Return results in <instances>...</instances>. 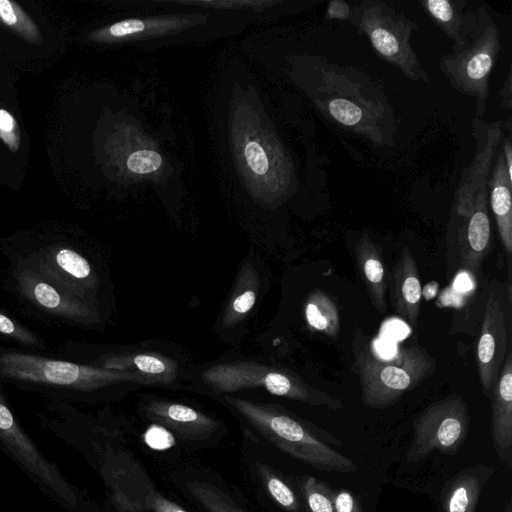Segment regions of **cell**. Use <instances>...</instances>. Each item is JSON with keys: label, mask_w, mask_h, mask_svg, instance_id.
<instances>
[{"label": "cell", "mask_w": 512, "mask_h": 512, "mask_svg": "<svg viewBox=\"0 0 512 512\" xmlns=\"http://www.w3.org/2000/svg\"><path fill=\"white\" fill-rule=\"evenodd\" d=\"M291 76L332 125L374 147L395 145L397 122L383 86L362 70L320 55H296Z\"/></svg>", "instance_id": "1"}, {"label": "cell", "mask_w": 512, "mask_h": 512, "mask_svg": "<svg viewBox=\"0 0 512 512\" xmlns=\"http://www.w3.org/2000/svg\"><path fill=\"white\" fill-rule=\"evenodd\" d=\"M472 135L475 152L461 173L450 211L447 228L449 263L478 275L488 254L491 225L488 214V176L498 152L502 125L474 118Z\"/></svg>", "instance_id": "2"}, {"label": "cell", "mask_w": 512, "mask_h": 512, "mask_svg": "<svg viewBox=\"0 0 512 512\" xmlns=\"http://www.w3.org/2000/svg\"><path fill=\"white\" fill-rule=\"evenodd\" d=\"M242 426L289 456L324 472L352 473L354 461L328 443L341 442L284 407L232 394L215 396Z\"/></svg>", "instance_id": "3"}, {"label": "cell", "mask_w": 512, "mask_h": 512, "mask_svg": "<svg viewBox=\"0 0 512 512\" xmlns=\"http://www.w3.org/2000/svg\"><path fill=\"white\" fill-rule=\"evenodd\" d=\"M0 378L75 400L94 401L150 385L142 376L18 352L0 354Z\"/></svg>", "instance_id": "4"}, {"label": "cell", "mask_w": 512, "mask_h": 512, "mask_svg": "<svg viewBox=\"0 0 512 512\" xmlns=\"http://www.w3.org/2000/svg\"><path fill=\"white\" fill-rule=\"evenodd\" d=\"M197 379L198 387L213 396L257 389L332 410L344 407L340 399L310 386L293 371L254 361L234 360L212 364L202 369Z\"/></svg>", "instance_id": "5"}, {"label": "cell", "mask_w": 512, "mask_h": 512, "mask_svg": "<svg viewBox=\"0 0 512 512\" xmlns=\"http://www.w3.org/2000/svg\"><path fill=\"white\" fill-rule=\"evenodd\" d=\"M436 364V359L418 344L403 346L393 358L382 359L372 352L369 344L359 343L355 371L362 403L372 409L393 405L432 375Z\"/></svg>", "instance_id": "6"}, {"label": "cell", "mask_w": 512, "mask_h": 512, "mask_svg": "<svg viewBox=\"0 0 512 512\" xmlns=\"http://www.w3.org/2000/svg\"><path fill=\"white\" fill-rule=\"evenodd\" d=\"M465 42L439 59L448 83L475 100V118L482 119L489 97V79L501 44L497 23L484 7H478Z\"/></svg>", "instance_id": "7"}, {"label": "cell", "mask_w": 512, "mask_h": 512, "mask_svg": "<svg viewBox=\"0 0 512 512\" xmlns=\"http://www.w3.org/2000/svg\"><path fill=\"white\" fill-rule=\"evenodd\" d=\"M349 21L365 34L380 58L408 79L430 84V79L411 45L418 25L393 2L363 0L350 6Z\"/></svg>", "instance_id": "8"}, {"label": "cell", "mask_w": 512, "mask_h": 512, "mask_svg": "<svg viewBox=\"0 0 512 512\" xmlns=\"http://www.w3.org/2000/svg\"><path fill=\"white\" fill-rule=\"evenodd\" d=\"M0 449L54 502L68 512H101L36 447L0 393Z\"/></svg>", "instance_id": "9"}, {"label": "cell", "mask_w": 512, "mask_h": 512, "mask_svg": "<svg viewBox=\"0 0 512 512\" xmlns=\"http://www.w3.org/2000/svg\"><path fill=\"white\" fill-rule=\"evenodd\" d=\"M96 469L124 512H189L155 488L138 461L115 444L102 453Z\"/></svg>", "instance_id": "10"}, {"label": "cell", "mask_w": 512, "mask_h": 512, "mask_svg": "<svg viewBox=\"0 0 512 512\" xmlns=\"http://www.w3.org/2000/svg\"><path fill=\"white\" fill-rule=\"evenodd\" d=\"M469 429L466 401L456 393L428 405L413 422V439L406 453L417 463L432 451L454 455L462 447Z\"/></svg>", "instance_id": "11"}, {"label": "cell", "mask_w": 512, "mask_h": 512, "mask_svg": "<svg viewBox=\"0 0 512 512\" xmlns=\"http://www.w3.org/2000/svg\"><path fill=\"white\" fill-rule=\"evenodd\" d=\"M141 414L190 445L211 444L225 429L210 415L182 403L151 398L140 404Z\"/></svg>", "instance_id": "12"}, {"label": "cell", "mask_w": 512, "mask_h": 512, "mask_svg": "<svg viewBox=\"0 0 512 512\" xmlns=\"http://www.w3.org/2000/svg\"><path fill=\"white\" fill-rule=\"evenodd\" d=\"M507 341L504 305L498 291L491 290L487 297L476 349L482 392L489 400L506 357Z\"/></svg>", "instance_id": "13"}, {"label": "cell", "mask_w": 512, "mask_h": 512, "mask_svg": "<svg viewBox=\"0 0 512 512\" xmlns=\"http://www.w3.org/2000/svg\"><path fill=\"white\" fill-rule=\"evenodd\" d=\"M174 485L203 512H249L215 476L199 470L172 473Z\"/></svg>", "instance_id": "14"}, {"label": "cell", "mask_w": 512, "mask_h": 512, "mask_svg": "<svg viewBox=\"0 0 512 512\" xmlns=\"http://www.w3.org/2000/svg\"><path fill=\"white\" fill-rule=\"evenodd\" d=\"M387 285L394 311L411 326H417L422 289L418 268L408 246L402 248Z\"/></svg>", "instance_id": "15"}, {"label": "cell", "mask_w": 512, "mask_h": 512, "mask_svg": "<svg viewBox=\"0 0 512 512\" xmlns=\"http://www.w3.org/2000/svg\"><path fill=\"white\" fill-rule=\"evenodd\" d=\"M492 405L491 434L494 448L500 460L512 468V353L504 359V366L494 385Z\"/></svg>", "instance_id": "16"}, {"label": "cell", "mask_w": 512, "mask_h": 512, "mask_svg": "<svg viewBox=\"0 0 512 512\" xmlns=\"http://www.w3.org/2000/svg\"><path fill=\"white\" fill-rule=\"evenodd\" d=\"M493 473V468L478 464L451 477L441 493L443 511L475 512L483 487Z\"/></svg>", "instance_id": "17"}, {"label": "cell", "mask_w": 512, "mask_h": 512, "mask_svg": "<svg viewBox=\"0 0 512 512\" xmlns=\"http://www.w3.org/2000/svg\"><path fill=\"white\" fill-rule=\"evenodd\" d=\"M100 367L138 374L150 385H171L180 376L178 362L168 356L148 351L114 355L107 358Z\"/></svg>", "instance_id": "18"}, {"label": "cell", "mask_w": 512, "mask_h": 512, "mask_svg": "<svg viewBox=\"0 0 512 512\" xmlns=\"http://www.w3.org/2000/svg\"><path fill=\"white\" fill-rule=\"evenodd\" d=\"M18 281L25 295L39 307L75 321H85L92 317L91 310L85 304L61 294L50 283L34 274L22 272Z\"/></svg>", "instance_id": "19"}, {"label": "cell", "mask_w": 512, "mask_h": 512, "mask_svg": "<svg viewBox=\"0 0 512 512\" xmlns=\"http://www.w3.org/2000/svg\"><path fill=\"white\" fill-rule=\"evenodd\" d=\"M354 251L356 264L371 303L380 313L384 314L387 310V281L379 247L367 233H363L357 240Z\"/></svg>", "instance_id": "20"}, {"label": "cell", "mask_w": 512, "mask_h": 512, "mask_svg": "<svg viewBox=\"0 0 512 512\" xmlns=\"http://www.w3.org/2000/svg\"><path fill=\"white\" fill-rule=\"evenodd\" d=\"M495 164L488 186L490 188V206L498 233L506 254H512V180L509 178L503 153L498 149Z\"/></svg>", "instance_id": "21"}, {"label": "cell", "mask_w": 512, "mask_h": 512, "mask_svg": "<svg viewBox=\"0 0 512 512\" xmlns=\"http://www.w3.org/2000/svg\"><path fill=\"white\" fill-rule=\"evenodd\" d=\"M434 24L453 42L462 45L475 20L476 11H466L465 0H422L419 2Z\"/></svg>", "instance_id": "22"}, {"label": "cell", "mask_w": 512, "mask_h": 512, "mask_svg": "<svg viewBox=\"0 0 512 512\" xmlns=\"http://www.w3.org/2000/svg\"><path fill=\"white\" fill-rule=\"evenodd\" d=\"M304 317L315 332L336 338L340 333L339 309L332 297L322 289L311 291L304 302Z\"/></svg>", "instance_id": "23"}, {"label": "cell", "mask_w": 512, "mask_h": 512, "mask_svg": "<svg viewBox=\"0 0 512 512\" xmlns=\"http://www.w3.org/2000/svg\"><path fill=\"white\" fill-rule=\"evenodd\" d=\"M259 290L258 275L253 267L242 270L238 283L231 295L222 317L225 327L242 322L254 307Z\"/></svg>", "instance_id": "24"}, {"label": "cell", "mask_w": 512, "mask_h": 512, "mask_svg": "<svg viewBox=\"0 0 512 512\" xmlns=\"http://www.w3.org/2000/svg\"><path fill=\"white\" fill-rule=\"evenodd\" d=\"M0 23L31 43L42 42L36 25L16 2L0 0Z\"/></svg>", "instance_id": "25"}, {"label": "cell", "mask_w": 512, "mask_h": 512, "mask_svg": "<svg viewBox=\"0 0 512 512\" xmlns=\"http://www.w3.org/2000/svg\"><path fill=\"white\" fill-rule=\"evenodd\" d=\"M299 487L308 512H335L333 491L324 482L305 476L300 479Z\"/></svg>", "instance_id": "26"}, {"label": "cell", "mask_w": 512, "mask_h": 512, "mask_svg": "<svg viewBox=\"0 0 512 512\" xmlns=\"http://www.w3.org/2000/svg\"><path fill=\"white\" fill-rule=\"evenodd\" d=\"M51 258L52 263L64 276L75 280H85L91 276L92 270L87 259L70 248L54 249Z\"/></svg>", "instance_id": "27"}, {"label": "cell", "mask_w": 512, "mask_h": 512, "mask_svg": "<svg viewBox=\"0 0 512 512\" xmlns=\"http://www.w3.org/2000/svg\"><path fill=\"white\" fill-rule=\"evenodd\" d=\"M126 166L134 174H151L163 166V158L157 151L140 149L128 156Z\"/></svg>", "instance_id": "28"}, {"label": "cell", "mask_w": 512, "mask_h": 512, "mask_svg": "<svg viewBox=\"0 0 512 512\" xmlns=\"http://www.w3.org/2000/svg\"><path fill=\"white\" fill-rule=\"evenodd\" d=\"M0 139L11 152L16 153L19 150L20 132L17 120L3 108H0Z\"/></svg>", "instance_id": "29"}, {"label": "cell", "mask_w": 512, "mask_h": 512, "mask_svg": "<svg viewBox=\"0 0 512 512\" xmlns=\"http://www.w3.org/2000/svg\"><path fill=\"white\" fill-rule=\"evenodd\" d=\"M0 333L28 345L38 344L36 337L17 325L10 317L0 313Z\"/></svg>", "instance_id": "30"}, {"label": "cell", "mask_w": 512, "mask_h": 512, "mask_svg": "<svg viewBox=\"0 0 512 512\" xmlns=\"http://www.w3.org/2000/svg\"><path fill=\"white\" fill-rule=\"evenodd\" d=\"M147 445L153 449H168L174 444L173 434L165 427L154 423L144 434Z\"/></svg>", "instance_id": "31"}, {"label": "cell", "mask_w": 512, "mask_h": 512, "mask_svg": "<svg viewBox=\"0 0 512 512\" xmlns=\"http://www.w3.org/2000/svg\"><path fill=\"white\" fill-rule=\"evenodd\" d=\"M333 504L335 512H362L357 498L346 489L333 491Z\"/></svg>", "instance_id": "32"}, {"label": "cell", "mask_w": 512, "mask_h": 512, "mask_svg": "<svg viewBox=\"0 0 512 512\" xmlns=\"http://www.w3.org/2000/svg\"><path fill=\"white\" fill-rule=\"evenodd\" d=\"M350 5L343 0L330 1L327 10L326 17L329 20H349L350 17Z\"/></svg>", "instance_id": "33"}, {"label": "cell", "mask_w": 512, "mask_h": 512, "mask_svg": "<svg viewBox=\"0 0 512 512\" xmlns=\"http://www.w3.org/2000/svg\"><path fill=\"white\" fill-rule=\"evenodd\" d=\"M512 73L511 70L508 71L506 79L504 81L503 87L500 90V102L501 105L507 109L511 110L512 107Z\"/></svg>", "instance_id": "34"}, {"label": "cell", "mask_w": 512, "mask_h": 512, "mask_svg": "<svg viewBox=\"0 0 512 512\" xmlns=\"http://www.w3.org/2000/svg\"><path fill=\"white\" fill-rule=\"evenodd\" d=\"M502 147H503L502 153H503L507 173H508L509 178L512 180V143H511L510 138H507L503 141Z\"/></svg>", "instance_id": "35"}, {"label": "cell", "mask_w": 512, "mask_h": 512, "mask_svg": "<svg viewBox=\"0 0 512 512\" xmlns=\"http://www.w3.org/2000/svg\"><path fill=\"white\" fill-rule=\"evenodd\" d=\"M507 509H508V512H510V505L508 506V508H507Z\"/></svg>", "instance_id": "36"}]
</instances>
